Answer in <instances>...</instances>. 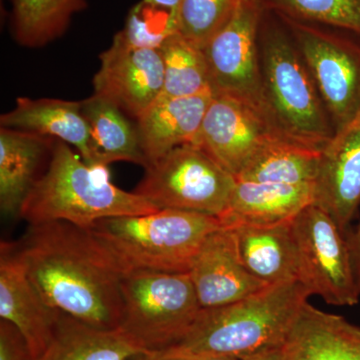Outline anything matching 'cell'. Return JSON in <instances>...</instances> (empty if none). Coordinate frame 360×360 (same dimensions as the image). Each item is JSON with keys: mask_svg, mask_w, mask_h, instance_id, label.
<instances>
[{"mask_svg": "<svg viewBox=\"0 0 360 360\" xmlns=\"http://www.w3.org/2000/svg\"><path fill=\"white\" fill-rule=\"evenodd\" d=\"M188 274L201 309L224 307L269 286L245 269L231 231L224 226L205 239Z\"/></svg>", "mask_w": 360, "mask_h": 360, "instance_id": "cell-15", "label": "cell"}, {"mask_svg": "<svg viewBox=\"0 0 360 360\" xmlns=\"http://www.w3.org/2000/svg\"><path fill=\"white\" fill-rule=\"evenodd\" d=\"M122 296L118 328L148 354L176 343L202 309L188 272L132 270L123 276Z\"/></svg>", "mask_w": 360, "mask_h": 360, "instance_id": "cell-6", "label": "cell"}, {"mask_svg": "<svg viewBox=\"0 0 360 360\" xmlns=\"http://www.w3.org/2000/svg\"><path fill=\"white\" fill-rule=\"evenodd\" d=\"M314 205L349 238L348 229L360 205V113L322 149Z\"/></svg>", "mask_w": 360, "mask_h": 360, "instance_id": "cell-14", "label": "cell"}, {"mask_svg": "<svg viewBox=\"0 0 360 360\" xmlns=\"http://www.w3.org/2000/svg\"><path fill=\"white\" fill-rule=\"evenodd\" d=\"M321 150L278 139L253 156L238 175L241 181L314 186Z\"/></svg>", "mask_w": 360, "mask_h": 360, "instance_id": "cell-24", "label": "cell"}, {"mask_svg": "<svg viewBox=\"0 0 360 360\" xmlns=\"http://www.w3.org/2000/svg\"><path fill=\"white\" fill-rule=\"evenodd\" d=\"M281 18L319 23L354 32L360 37V0H259Z\"/></svg>", "mask_w": 360, "mask_h": 360, "instance_id": "cell-27", "label": "cell"}, {"mask_svg": "<svg viewBox=\"0 0 360 360\" xmlns=\"http://www.w3.org/2000/svg\"><path fill=\"white\" fill-rule=\"evenodd\" d=\"M0 127L65 142L91 165L89 129L82 101L18 97L15 108L0 116Z\"/></svg>", "mask_w": 360, "mask_h": 360, "instance_id": "cell-20", "label": "cell"}, {"mask_svg": "<svg viewBox=\"0 0 360 360\" xmlns=\"http://www.w3.org/2000/svg\"><path fill=\"white\" fill-rule=\"evenodd\" d=\"M153 360H240L232 357L193 356V355H160L151 354Z\"/></svg>", "mask_w": 360, "mask_h": 360, "instance_id": "cell-32", "label": "cell"}, {"mask_svg": "<svg viewBox=\"0 0 360 360\" xmlns=\"http://www.w3.org/2000/svg\"><path fill=\"white\" fill-rule=\"evenodd\" d=\"M310 292L300 281L269 285L245 300L202 309L186 335L156 354L232 357L283 347Z\"/></svg>", "mask_w": 360, "mask_h": 360, "instance_id": "cell-2", "label": "cell"}, {"mask_svg": "<svg viewBox=\"0 0 360 360\" xmlns=\"http://www.w3.org/2000/svg\"><path fill=\"white\" fill-rule=\"evenodd\" d=\"M281 18L295 39L335 134L360 113V44L310 23Z\"/></svg>", "mask_w": 360, "mask_h": 360, "instance_id": "cell-9", "label": "cell"}, {"mask_svg": "<svg viewBox=\"0 0 360 360\" xmlns=\"http://www.w3.org/2000/svg\"><path fill=\"white\" fill-rule=\"evenodd\" d=\"M0 360H28L25 341L13 324L0 322Z\"/></svg>", "mask_w": 360, "mask_h": 360, "instance_id": "cell-29", "label": "cell"}, {"mask_svg": "<svg viewBox=\"0 0 360 360\" xmlns=\"http://www.w3.org/2000/svg\"><path fill=\"white\" fill-rule=\"evenodd\" d=\"M300 259V281L310 295L335 307H354L360 290L348 238L330 217L307 205L291 221Z\"/></svg>", "mask_w": 360, "mask_h": 360, "instance_id": "cell-8", "label": "cell"}, {"mask_svg": "<svg viewBox=\"0 0 360 360\" xmlns=\"http://www.w3.org/2000/svg\"><path fill=\"white\" fill-rule=\"evenodd\" d=\"M243 360H284L283 347L265 350Z\"/></svg>", "mask_w": 360, "mask_h": 360, "instance_id": "cell-33", "label": "cell"}, {"mask_svg": "<svg viewBox=\"0 0 360 360\" xmlns=\"http://www.w3.org/2000/svg\"><path fill=\"white\" fill-rule=\"evenodd\" d=\"M284 360H360V328L303 303L283 345Z\"/></svg>", "mask_w": 360, "mask_h": 360, "instance_id": "cell-17", "label": "cell"}, {"mask_svg": "<svg viewBox=\"0 0 360 360\" xmlns=\"http://www.w3.org/2000/svg\"><path fill=\"white\" fill-rule=\"evenodd\" d=\"M264 11L259 0H238L231 20L203 51L210 66L213 94L240 99L262 111L269 120L258 46Z\"/></svg>", "mask_w": 360, "mask_h": 360, "instance_id": "cell-10", "label": "cell"}, {"mask_svg": "<svg viewBox=\"0 0 360 360\" xmlns=\"http://www.w3.org/2000/svg\"><path fill=\"white\" fill-rule=\"evenodd\" d=\"M314 203V186L236 180L229 205L219 217L224 227L272 226L290 222Z\"/></svg>", "mask_w": 360, "mask_h": 360, "instance_id": "cell-18", "label": "cell"}, {"mask_svg": "<svg viewBox=\"0 0 360 360\" xmlns=\"http://www.w3.org/2000/svg\"><path fill=\"white\" fill-rule=\"evenodd\" d=\"M350 250H352V260H354L355 274H356L357 284L360 290V222L356 231L348 238Z\"/></svg>", "mask_w": 360, "mask_h": 360, "instance_id": "cell-31", "label": "cell"}, {"mask_svg": "<svg viewBox=\"0 0 360 360\" xmlns=\"http://www.w3.org/2000/svg\"><path fill=\"white\" fill-rule=\"evenodd\" d=\"M221 226L219 217L177 210L99 220L89 231L125 272H188L205 239Z\"/></svg>", "mask_w": 360, "mask_h": 360, "instance_id": "cell-4", "label": "cell"}, {"mask_svg": "<svg viewBox=\"0 0 360 360\" xmlns=\"http://www.w3.org/2000/svg\"><path fill=\"white\" fill-rule=\"evenodd\" d=\"M259 51L270 122L288 141L322 150L335 129L300 51L276 26L264 28Z\"/></svg>", "mask_w": 360, "mask_h": 360, "instance_id": "cell-5", "label": "cell"}, {"mask_svg": "<svg viewBox=\"0 0 360 360\" xmlns=\"http://www.w3.org/2000/svg\"><path fill=\"white\" fill-rule=\"evenodd\" d=\"M213 94L208 91L193 96L158 97L137 118V132L148 165L172 149L195 143Z\"/></svg>", "mask_w": 360, "mask_h": 360, "instance_id": "cell-16", "label": "cell"}, {"mask_svg": "<svg viewBox=\"0 0 360 360\" xmlns=\"http://www.w3.org/2000/svg\"><path fill=\"white\" fill-rule=\"evenodd\" d=\"M238 0H181L176 32L205 51L210 40L227 25Z\"/></svg>", "mask_w": 360, "mask_h": 360, "instance_id": "cell-28", "label": "cell"}, {"mask_svg": "<svg viewBox=\"0 0 360 360\" xmlns=\"http://www.w3.org/2000/svg\"><path fill=\"white\" fill-rule=\"evenodd\" d=\"M180 2L181 0H142L141 4L169 13L170 27L176 32V16Z\"/></svg>", "mask_w": 360, "mask_h": 360, "instance_id": "cell-30", "label": "cell"}, {"mask_svg": "<svg viewBox=\"0 0 360 360\" xmlns=\"http://www.w3.org/2000/svg\"><path fill=\"white\" fill-rule=\"evenodd\" d=\"M165 84L160 97H186L212 91V75L205 51L175 32L160 49Z\"/></svg>", "mask_w": 360, "mask_h": 360, "instance_id": "cell-26", "label": "cell"}, {"mask_svg": "<svg viewBox=\"0 0 360 360\" xmlns=\"http://www.w3.org/2000/svg\"><path fill=\"white\" fill-rule=\"evenodd\" d=\"M291 221L272 226L227 227L245 269L266 285L300 281Z\"/></svg>", "mask_w": 360, "mask_h": 360, "instance_id": "cell-19", "label": "cell"}, {"mask_svg": "<svg viewBox=\"0 0 360 360\" xmlns=\"http://www.w3.org/2000/svg\"><path fill=\"white\" fill-rule=\"evenodd\" d=\"M86 0H11V30L21 46L39 49L65 34Z\"/></svg>", "mask_w": 360, "mask_h": 360, "instance_id": "cell-25", "label": "cell"}, {"mask_svg": "<svg viewBox=\"0 0 360 360\" xmlns=\"http://www.w3.org/2000/svg\"><path fill=\"white\" fill-rule=\"evenodd\" d=\"M148 354L120 328H94L61 312L51 345L37 360H130Z\"/></svg>", "mask_w": 360, "mask_h": 360, "instance_id": "cell-23", "label": "cell"}, {"mask_svg": "<svg viewBox=\"0 0 360 360\" xmlns=\"http://www.w3.org/2000/svg\"><path fill=\"white\" fill-rule=\"evenodd\" d=\"M89 129L91 167H108L127 161L146 167L136 124L115 104L92 94L82 101Z\"/></svg>", "mask_w": 360, "mask_h": 360, "instance_id": "cell-22", "label": "cell"}, {"mask_svg": "<svg viewBox=\"0 0 360 360\" xmlns=\"http://www.w3.org/2000/svg\"><path fill=\"white\" fill-rule=\"evenodd\" d=\"M278 139L285 137L262 111L236 97L214 94L194 144L236 177L260 149Z\"/></svg>", "mask_w": 360, "mask_h": 360, "instance_id": "cell-11", "label": "cell"}, {"mask_svg": "<svg viewBox=\"0 0 360 360\" xmlns=\"http://www.w3.org/2000/svg\"><path fill=\"white\" fill-rule=\"evenodd\" d=\"M236 179L195 144H184L146 167L134 193L158 210H177L219 217Z\"/></svg>", "mask_w": 360, "mask_h": 360, "instance_id": "cell-7", "label": "cell"}, {"mask_svg": "<svg viewBox=\"0 0 360 360\" xmlns=\"http://www.w3.org/2000/svg\"><path fill=\"white\" fill-rule=\"evenodd\" d=\"M61 312L49 304L30 281L15 243L0 248V317L20 331L28 360H37L49 347Z\"/></svg>", "mask_w": 360, "mask_h": 360, "instance_id": "cell-13", "label": "cell"}, {"mask_svg": "<svg viewBox=\"0 0 360 360\" xmlns=\"http://www.w3.org/2000/svg\"><path fill=\"white\" fill-rule=\"evenodd\" d=\"M130 360H153L151 354H141L137 356L132 357Z\"/></svg>", "mask_w": 360, "mask_h": 360, "instance_id": "cell-34", "label": "cell"}, {"mask_svg": "<svg viewBox=\"0 0 360 360\" xmlns=\"http://www.w3.org/2000/svg\"><path fill=\"white\" fill-rule=\"evenodd\" d=\"M15 245L51 307L94 328H118L127 272L89 229L66 221L32 224Z\"/></svg>", "mask_w": 360, "mask_h": 360, "instance_id": "cell-1", "label": "cell"}, {"mask_svg": "<svg viewBox=\"0 0 360 360\" xmlns=\"http://www.w3.org/2000/svg\"><path fill=\"white\" fill-rule=\"evenodd\" d=\"M158 207L111 182L108 167L87 165L70 144L56 139L46 170L21 206L28 224L66 221L82 229L110 217L148 214Z\"/></svg>", "mask_w": 360, "mask_h": 360, "instance_id": "cell-3", "label": "cell"}, {"mask_svg": "<svg viewBox=\"0 0 360 360\" xmlns=\"http://www.w3.org/2000/svg\"><path fill=\"white\" fill-rule=\"evenodd\" d=\"M94 94L115 104L135 120L162 94L165 65L160 49L125 44L115 34L112 44L99 56Z\"/></svg>", "mask_w": 360, "mask_h": 360, "instance_id": "cell-12", "label": "cell"}, {"mask_svg": "<svg viewBox=\"0 0 360 360\" xmlns=\"http://www.w3.org/2000/svg\"><path fill=\"white\" fill-rule=\"evenodd\" d=\"M56 139L21 130L0 129V207L20 217L26 196L39 179V168Z\"/></svg>", "mask_w": 360, "mask_h": 360, "instance_id": "cell-21", "label": "cell"}]
</instances>
